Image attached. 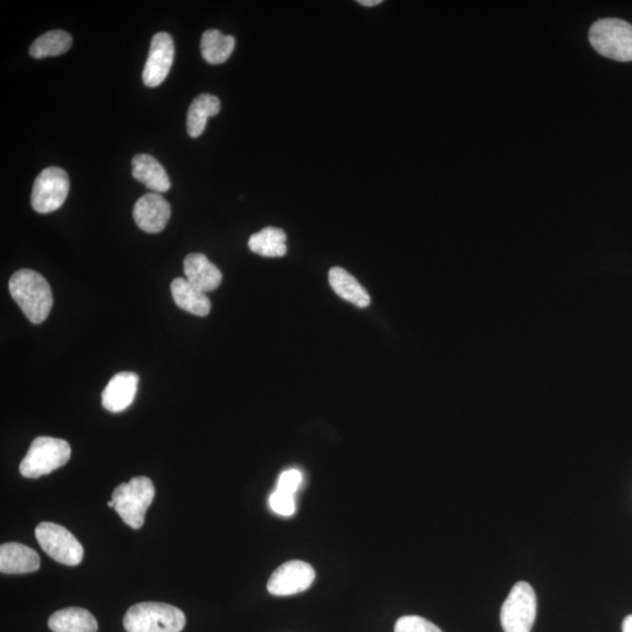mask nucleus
I'll return each mask as SVG.
<instances>
[{"instance_id": "f257e3e1", "label": "nucleus", "mask_w": 632, "mask_h": 632, "mask_svg": "<svg viewBox=\"0 0 632 632\" xmlns=\"http://www.w3.org/2000/svg\"><path fill=\"white\" fill-rule=\"evenodd\" d=\"M13 300L34 325L43 324L51 313L53 297L50 284L32 270H20L13 274L9 283Z\"/></svg>"}, {"instance_id": "f03ea898", "label": "nucleus", "mask_w": 632, "mask_h": 632, "mask_svg": "<svg viewBox=\"0 0 632 632\" xmlns=\"http://www.w3.org/2000/svg\"><path fill=\"white\" fill-rule=\"evenodd\" d=\"M185 622L181 609L167 603L143 602L129 608L123 625L128 632H181Z\"/></svg>"}, {"instance_id": "7ed1b4c3", "label": "nucleus", "mask_w": 632, "mask_h": 632, "mask_svg": "<svg viewBox=\"0 0 632 632\" xmlns=\"http://www.w3.org/2000/svg\"><path fill=\"white\" fill-rule=\"evenodd\" d=\"M155 498V486L147 477H135L121 484L113 492L114 510L125 524L139 530L144 524L146 513Z\"/></svg>"}, {"instance_id": "20e7f679", "label": "nucleus", "mask_w": 632, "mask_h": 632, "mask_svg": "<svg viewBox=\"0 0 632 632\" xmlns=\"http://www.w3.org/2000/svg\"><path fill=\"white\" fill-rule=\"evenodd\" d=\"M71 455V445L64 439L38 437L32 442L19 470L25 478L43 477L66 465Z\"/></svg>"}, {"instance_id": "39448f33", "label": "nucleus", "mask_w": 632, "mask_h": 632, "mask_svg": "<svg viewBox=\"0 0 632 632\" xmlns=\"http://www.w3.org/2000/svg\"><path fill=\"white\" fill-rule=\"evenodd\" d=\"M590 44L601 56L616 61H632V25L608 18L596 22L589 31Z\"/></svg>"}, {"instance_id": "423d86ee", "label": "nucleus", "mask_w": 632, "mask_h": 632, "mask_svg": "<svg viewBox=\"0 0 632 632\" xmlns=\"http://www.w3.org/2000/svg\"><path fill=\"white\" fill-rule=\"evenodd\" d=\"M537 616V596L530 583L515 585L501 608V627L505 632H531Z\"/></svg>"}, {"instance_id": "0eeeda50", "label": "nucleus", "mask_w": 632, "mask_h": 632, "mask_svg": "<svg viewBox=\"0 0 632 632\" xmlns=\"http://www.w3.org/2000/svg\"><path fill=\"white\" fill-rule=\"evenodd\" d=\"M70 178L64 169L50 167L41 171L34 182L31 204L38 214H51L64 205L70 192Z\"/></svg>"}, {"instance_id": "6e6552de", "label": "nucleus", "mask_w": 632, "mask_h": 632, "mask_svg": "<svg viewBox=\"0 0 632 632\" xmlns=\"http://www.w3.org/2000/svg\"><path fill=\"white\" fill-rule=\"evenodd\" d=\"M36 538L47 555L66 566H77L84 559V548L65 527L53 522H40Z\"/></svg>"}, {"instance_id": "1a4fd4ad", "label": "nucleus", "mask_w": 632, "mask_h": 632, "mask_svg": "<svg viewBox=\"0 0 632 632\" xmlns=\"http://www.w3.org/2000/svg\"><path fill=\"white\" fill-rule=\"evenodd\" d=\"M315 570L304 561L294 560L284 563L274 570L267 590L276 596H290L305 592L313 585Z\"/></svg>"}, {"instance_id": "9d476101", "label": "nucleus", "mask_w": 632, "mask_h": 632, "mask_svg": "<svg viewBox=\"0 0 632 632\" xmlns=\"http://www.w3.org/2000/svg\"><path fill=\"white\" fill-rule=\"evenodd\" d=\"M175 58L174 40L167 32L156 33L151 39L150 50L142 79L144 85L155 88L167 79Z\"/></svg>"}, {"instance_id": "9b49d317", "label": "nucleus", "mask_w": 632, "mask_h": 632, "mask_svg": "<svg viewBox=\"0 0 632 632\" xmlns=\"http://www.w3.org/2000/svg\"><path fill=\"white\" fill-rule=\"evenodd\" d=\"M170 216V204L156 192L142 196L134 206L135 223L147 233H160L166 229Z\"/></svg>"}, {"instance_id": "f8f14e48", "label": "nucleus", "mask_w": 632, "mask_h": 632, "mask_svg": "<svg viewBox=\"0 0 632 632\" xmlns=\"http://www.w3.org/2000/svg\"><path fill=\"white\" fill-rule=\"evenodd\" d=\"M139 386V376L132 372L116 374L102 393V405L108 411L118 414L132 405Z\"/></svg>"}, {"instance_id": "ddd939ff", "label": "nucleus", "mask_w": 632, "mask_h": 632, "mask_svg": "<svg viewBox=\"0 0 632 632\" xmlns=\"http://www.w3.org/2000/svg\"><path fill=\"white\" fill-rule=\"evenodd\" d=\"M184 273L185 279L204 293L217 290L223 280L222 272L202 253H191L184 259Z\"/></svg>"}, {"instance_id": "4468645a", "label": "nucleus", "mask_w": 632, "mask_h": 632, "mask_svg": "<svg viewBox=\"0 0 632 632\" xmlns=\"http://www.w3.org/2000/svg\"><path fill=\"white\" fill-rule=\"evenodd\" d=\"M40 558L32 548L17 542L0 547V572L4 574H27L37 572Z\"/></svg>"}, {"instance_id": "2eb2a0df", "label": "nucleus", "mask_w": 632, "mask_h": 632, "mask_svg": "<svg viewBox=\"0 0 632 632\" xmlns=\"http://www.w3.org/2000/svg\"><path fill=\"white\" fill-rule=\"evenodd\" d=\"M132 168L135 180L156 194H162L170 189L171 182L167 171L155 157L147 154L136 155L132 161Z\"/></svg>"}, {"instance_id": "dca6fc26", "label": "nucleus", "mask_w": 632, "mask_h": 632, "mask_svg": "<svg viewBox=\"0 0 632 632\" xmlns=\"http://www.w3.org/2000/svg\"><path fill=\"white\" fill-rule=\"evenodd\" d=\"M53 632H98V622L84 608H66L54 613L48 620Z\"/></svg>"}, {"instance_id": "f3484780", "label": "nucleus", "mask_w": 632, "mask_h": 632, "mask_svg": "<svg viewBox=\"0 0 632 632\" xmlns=\"http://www.w3.org/2000/svg\"><path fill=\"white\" fill-rule=\"evenodd\" d=\"M171 294L176 305L192 315L206 316L211 311V301L206 294L185 278H177L171 283Z\"/></svg>"}, {"instance_id": "a211bd4d", "label": "nucleus", "mask_w": 632, "mask_h": 632, "mask_svg": "<svg viewBox=\"0 0 632 632\" xmlns=\"http://www.w3.org/2000/svg\"><path fill=\"white\" fill-rule=\"evenodd\" d=\"M329 284H331L333 291L339 295L340 298L350 302L360 308H366L370 305V295L364 287L357 281L352 274H349L341 267H333L329 271Z\"/></svg>"}, {"instance_id": "6ab92c4d", "label": "nucleus", "mask_w": 632, "mask_h": 632, "mask_svg": "<svg viewBox=\"0 0 632 632\" xmlns=\"http://www.w3.org/2000/svg\"><path fill=\"white\" fill-rule=\"evenodd\" d=\"M221 112V101L215 95L202 94L192 101L187 118V129L190 137L201 136L211 116Z\"/></svg>"}, {"instance_id": "aec40b11", "label": "nucleus", "mask_w": 632, "mask_h": 632, "mask_svg": "<svg viewBox=\"0 0 632 632\" xmlns=\"http://www.w3.org/2000/svg\"><path fill=\"white\" fill-rule=\"evenodd\" d=\"M286 233L277 228H265L254 233L249 239V247L253 253L266 258L284 257L287 253Z\"/></svg>"}, {"instance_id": "412c9836", "label": "nucleus", "mask_w": 632, "mask_h": 632, "mask_svg": "<svg viewBox=\"0 0 632 632\" xmlns=\"http://www.w3.org/2000/svg\"><path fill=\"white\" fill-rule=\"evenodd\" d=\"M236 40L217 30L205 31L201 41L202 56L211 65L224 64L235 50Z\"/></svg>"}, {"instance_id": "4be33fe9", "label": "nucleus", "mask_w": 632, "mask_h": 632, "mask_svg": "<svg viewBox=\"0 0 632 632\" xmlns=\"http://www.w3.org/2000/svg\"><path fill=\"white\" fill-rule=\"evenodd\" d=\"M72 44L73 39L70 33L60 30L50 31L34 41L30 47V54L34 59L58 57L70 50Z\"/></svg>"}, {"instance_id": "5701e85b", "label": "nucleus", "mask_w": 632, "mask_h": 632, "mask_svg": "<svg viewBox=\"0 0 632 632\" xmlns=\"http://www.w3.org/2000/svg\"><path fill=\"white\" fill-rule=\"evenodd\" d=\"M395 632H443L434 623L419 616H403L396 622Z\"/></svg>"}, {"instance_id": "b1692460", "label": "nucleus", "mask_w": 632, "mask_h": 632, "mask_svg": "<svg viewBox=\"0 0 632 632\" xmlns=\"http://www.w3.org/2000/svg\"><path fill=\"white\" fill-rule=\"evenodd\" d=\"M269 503L274 513L284 515V517H291L297 510L294 494L291 493L276 490L271 494Z\"/></svg>"}, {"instance_id": "393cba45", "label": "nucleus", "mask_w": 632, "mask_h": 632, "mask_svg": "<svg viewBox=\"0 0 632 632\" xmlns=\"http://www.w3.org/2000/svg\"><path fill=\"white\" fill-rule=\"evenodd\" d=\"M302 483V474L297 469L287 470L280 474L277 490L294 494Z\"/></svg>"}, {"instance_id": "a878e982", "label": "nucleus", "mask_w": 632, "mask_h": 632, "mask_svg": "<svg viewBox=\"0 0 632 632\" xmlns=\"http://www.w3.org/2000/svg\"><path fill=\"white\" fill-rule=\"evenodd\" d=\"M623 632H632V615L625 617L622 624Z\"/></svg>"}, {"instance_id": "bb28decb", "label": "nucleus", "mask_w": 632, "mask_h": 632, "mask_svg": "<svg viewBox=\"0 0 632 632\" xmlns=\"http://www.w3.org/2000/svg\"><path fill=\"white\" fill-rule=\"evenodd\" d=\"M382 0H360L359 4L362 6H368V8H372V6L380 5Z\"/></svg>"}, {"instance_id": "cd10ccee", "label": "nucleus", "mask_w": 632, "mask_h": 632, "mask_svg": "<svg viewBox=\"0 0 632 632\" xmlns=\"http://www.w3.org/2000/svg\"><path fill=\"white\" fill-rule=\"evenodd\" d=\"M108 506L111 508H114L115 507L114 501L113 500L109 501Z\"/></svg>"}]
</instances>
